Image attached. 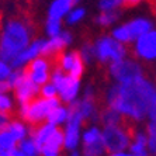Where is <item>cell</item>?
I'll list each match as a JSON object with an SVG mask.
<instances>
[{"label": "cell", "instance_id": "cell-32", "mask_svg": "<svg viewBox=\"0 0 156 156\" xmlns=\"http://www.w3.org/2000/svg\"><path fill=\"white\" fill-rule=\"evenodd\" d=\"M124 4V0H100L98 2V9L101 11H113L120 9Z\"/></svg>", "mask_w": 156, "mask_h": 156}, {"label": "cell", "instance_id": "cell-27", "mask_svg": "<svg viewBox=\"0 0 156 156\" xmlns=\"http://www.w3.org/2000/svg\"><path fill=\"white\" fill-rule=\"evenodd\" d=\"M79 55L83 63H91V62L96 59V52H94V44H90V42H86L83 47L80 48Z\"/></svg>", "mask_w": 156, "mask_h": 156}, {"label": "cell", "instance_id": "cell-15", "mask_svg": "<svg viewBox=\"0 0 156 156\" xmlns=\"http://www.w3.org/2000/svg\"><path fill=\"white\" fill-rule=\"evenodd\" d=\"M14 90H16V97L20 101V104H27V103H30L40 94V86L33 83L27 76L23 79L21 83H18L14 87Z\"/></svg>", "mask_w": 156, "mask_h": 156}, {"label": "cell", "instance_id": "cell-14", "mask_svg": "<svg viewBox=\"0 0 156 156\" xmlns=\"http://www.w3.org/2000/svg\"><path fill=\"white\" fill-rule=\"evenodd\" d=\"M42 44H44V40L31 41L28 47H27L24 51L20 52V54L10 62L11 68H14V69H23L30 61L38 58V56H40V52H41V48H42Z\"/></svg>", "mask_w": 156, "mask_h": 156}, {"label": "cell", "instance_id": "cell-28", "mask_svg": "<svg viewBox=\"0 0 156 156\" xmlns=\"http://www.w3.org/2000/svg\"><path fill=\"white\" fill-rule=\"evenodd\" d=\"M20 144V151L26 156H38L40 155V151L37 148V145L34 144V141L31 138H26L23 139L21 142H18Z\"/></svg>", "mask_w": 156, "mask_h": 156}, {"label": "cell", "instance_id": "cell-13", "mask_svg": "<svg viewBox=\"0 0 156 156\" xmlns=\"http://www.w3.org/2000/svg\"><path fill=\"white\" fill-rule=\"evenodd\" d=\"M56 90L59 94V100L69 104L77 98V94L80 91V79H75L69 75H65L61 83L56 86Z\"/></svg>", "mask_w": 156, "mask_h": 156}, {"label": "cell", "instance_id": "cell-33", "mask_svg": "<svg viewBox=\"0 0 156 156\" xmlns=\"http://www.w3.org/2000/svg\"><path fill=\"white\" fill-rule=\"evenodd\" d=\"M13 110V101L7 94H0V114L9 117Z\"/></svg>", "mask_w": 156, "mask_h": 156}, {"label": "cell", "instance_id": "cell-6", "mask_svg": "<svg viewBox=\"0 0 156 156\" xmlns=\"http://www.w3.org/2000/svg\"><path fill=\"white\" fill-rule=\"evenodd\" d=\"M153 28V24L151 20L148 18H135V20H131L127 24H122V26H118L113 30L111 37H113L115 41L127 45V44L134 42L138 37H141L142 34L148 33L149 30Z\"/></svg>", "mask_w": 156, "mask_h": 156}, {"label": "cell", "instance_id": "cell-10", "mask_svg": "<svg viewBox=\"0 0 156 156\" xmlns=\"http://www.w3.org/2000/svg\"><path fill=\"white\" fill-rule=\"evenodd\" d=\"M134 54L144 61H156V30H149L134 41Z\"/></svg>", "mask_w": 156, "mask_h": 156}, {"label": "cell", "instance_id": "cell-21", "mask_svg": "<svg viewBox=\"0 0 156 156\" xmlns=\"http://www.w3.org/2000/svg\"><path fill=\"white\" fill-rule=\"evenodd\" d=\"M7 131L14 136V139L17 142H21L23 139H26L27 135H28V129H27V127L21 122V121H17V120L9 121Z\"/></svg>", "mask_w": 156, "mask_h": 156}, {"label": "cell", "instance_id": "cell-46", "mask_svg": "<svg viewBox=\"0 0 156 156\" xmlns=\"http://www.w3.org/2000/svg\"><path fill=\"white\" fill-rule=\"evenodd\" d=\"M0 20H2V14H0Z\"/></svg>", "mask_w": 156, "mask_h": 156}, {"label": "cell", "instance_id": "cell-19", "mask_svg": "<svg viewBox=\"0 0 156 156\" xmlns=\"http://www.w3.org/2000/svg\"><path fill=\"white\" fill-rule=\"evenodd\" d=\"M128 149H129V153H132V155L146 152V132L138 131V132L132 134Z\"/></svg>", "mask_w": 156, "mask_h": 156}, {"label": "cell", "instance_id": "cell-44", "mask_svg": "<svg viewBox=\"0 0 156 156\" xmlns=\"http://www.w3.org/2000/svg\"><path fill=\"white\" fill-rule=\"evenodd\" d=\"M132 156H151L148 152H142V153H138V155H132Z\"/></svg>", "mask_w": 156, "mask_h": 156}, {"label": "cell", "instance_id": "cell-36", "mask_svg": "<svg viewBox=\"0 0 156 156\" xmlns=\"http://www.w3.org/2000/svg\"><path fill=\"white\" fill-rule=\"evenodd\" d=\"M40 153H41V156H61V152L54 151V149H49L47 146H42L40 149Z\"/></svg>", "mask_w": 156, "mask_h": 156}, {"label": "cell", "instance_id": "cell-16", "mask_svg": "<svg viewBox=\"0 0 156 156\" xmlns=\"http://www.w3.org/2000/svg\"><path fill=\"white\" fill-rule=\"evenodd\" d=\"M55 128L56 127H54V125H51V124H48V122L31 125V128H30V135H31V136H30V138L34 141V144L37 145L38 151L45 145V142L51 136V134L54 132Z\"/></svg>", "mask_w": 156, "mask_h": 156}, {"label": "cell", "instance_id": "cell-11", "mask_svg": "<svg viewBox=\"0 0 156 156\" xmlns=\"http://www.w3.org/2000/svg\"><path fill=\"white\" fill-rule=\"evenodd\" d=\"M56 58V63L58 68H61L66 75L75 77V79H80L84 70V63L80 58L79 52L76 51H69V52H61L59 55L55 56Z\"/></svg>", "mask_w": 156, "mask_h": 156}, {"label": "cell", "instance_id": "cell-24", "mask_svg": "<svg viewBox=\"0 0 156 156\" xmlns=\"http://www.w3.org/2000/svg\"><path fill=\"white\" fill-rule=\"evenodd\" d=\"M146 152L156 156V127L151 121L146 125Z\"/></svg>", "mask_w": 156, "mask_h": 156}, {"label": "cell", "instance_id": "cell-7", "mask_svg": "<svg viewBox=\"0 0 156 156\" xmlns=\"http://www.w3.org/2000/svg\"><path fill=\"white\" fill-rule=\"evenodd\" d=\"M110 75L117 83H129L144 76V70L136 61L125 56L110 63Z\"/></svg>", "mask_w": 156, "mask_h": 156}, {"label": "cell", "instance_id": "cell-34", "mask_svg": "<svg viewBox=\"0 0 156 156\" xmlns=\"http://www.w3.org/2000/svg\"><path fill=\"white\" fill-rule=\"evenodd\" d=\"M40 96L44 98H54L58 97V90L52 83H45L40 89Z\"/></svg>", "mask_w": 156, "mask_h": 156}, {"label": "cell", "instance_id": "cell-38", "mask_svg": "<svg viewBox=\"0 0 156 156\" xmlns=\"http://www.w3.org/2000/svg\"><path fill=\"white\" fill-rule=\"evenodd\" d=\"M142 2H145V0H124L122 6H125V7H134V6L142 3Z\"/></svg>", "mask_w": 156, "mask_h": 156}, {"label": "cell", "instance_id": "cell-30", "mask_svg": "<svg viewBox=\"0 0 156 156\" xmlns=\"http://www.w3.org/2000/svg\"><path fill=\"white\" fill-rule=\"evenodd\" d=\"M84 16H86V10H84V9H82V7L72 9V10L66 14V24L75 26V24H77V23H80L83 20Z\"/></svg>", "mask_w": 156, "mask_h": 156}, {"label": "cell", "instance_id": "cell-8", "mask_svg": "<svg viewBox=\"0 0 156 156\" xmlns=\"http://www.w3.org/2000/svg\"><path fill=\"white\" fill-rule=\"evenodd\" d=\"M63 131V148L68 151H76L80 144V129L83 125V118L72 104H68V120Z\"/></svg>", "mask_w": 156, "mask_h": 156}, {"label": "cell", "instance_id": "cell-18", "mask_svg": "<svg viewBox=\"0 0 156 156\" xmlns=\"http://www.w3.org/2000/svg\"><path fill=\"white\" fill-rule=\"evenodd\" d=\"M98 120L104 124V127H110V125H122L125 117H122L120 113H117L115 110L107 105V108H104L101 113H98Z\"/></svg>", "mask_w": 156, "mask_h": 156}, {"label": "cell", "instance_id": "cell-39", "mask_svg": "<svg viewBox=\"0 0 156 156\" xmlns=\"http://www.w3.org/2000/svg\"><path fill=\"white\" fill-rule=\"evenodd\" d=\"M108 156H132V153L127 152V151H120V152H114V153H110Z\"/></svg>", "mask_w": 156, "mask_h": 156}, {"label": "cell", "instance_id": "cell-20", "mask_svg": "<svg viewBox=\"0 0 156 156\" xmlns=\"http://www.w3.org/2000/svg\"><path fill=\"white\" fill-rule=\"evenodd\" d=\"M66 120H68V107H63L61 104L52 108L47 117V122L54 127H59L62 124H65Z\"/></svg>", "mask_w": 156, "mask_h": 156}, {"label": "cell", "instance_id": "cell-25", "mask_svg": "<svg viewBox=\"0 0 156 156\" xmlns=\"http://www.w3.org/2000/svg\"><path fill=\"white\" fill-rule=\"evenodd\" d=\"M105 153L107 152H105L101 139L97 142H93V144H89V145H83V148H82L83 156H104Z\"/></svg>", "mask_w": 156, "mask_h": 156}, {"label": "cell", "instance_id": "cell-45", "mask_svg": "<svg viewBox=\"0 0 156 156\" xmlns=\"http://www.w3.org/2000/svg\"><path fill=\"white\" fill-rule=\"evenodd\" d=\"M75 2H76V3H77V2H79V0H75Z\"/></svg>", "mask_w": 156, "mask_h": 156}, {"label": "cell", "instance_id": "cell-23", "mask_svg": "<svg viewBox=\"0 0 156 156\" xmlns=\"http://www.w3.org/2000/svg\"><path fill=\"white\" fill-rule=\"evenodd\" d=\"M44 146L61 152V149L63 148V131H62L59 127H56L54 129V132L51 134V136L48 138V141L45 142Z\"/></svg>", "mask_w": 156, "mask_h": 156}, {"label": "cell", "instance_id": "cell-41", "mask_svg": "<svg viewBox=\"0 0 156 156\" xmlns=\"http://www.w3.org/2000/svg\"><path fill=\"white\" fill-rule=\"evenodd\" d=\"M13 156H26V155H24L18 148H14L13 149Z\"/></svg>", "mask_w": 156, "mask_h": 156}, {"label": "cell", "instance_id": "cell-35", "mask_svg": "<svg viewBox=\"0 0 156 156\" xmlns=\"http://www.w3.org/2000/svg\"><path fill=\"white\" fill-rule=\"evenodd\" d=\"M11 73V66L0 59V80H7Z\"/></svg>", "mask_w": 156, "mask_h": 156}, {"label": "cell", "instance_id": "cell-17", "mask_svg": "<svg viewBox=\"0 0 156 156\" xmlns=\"http://www.w3.org/2000/svg\"><path fill=\"white\" fill-rule=\"evenodd\" d=\"M75 4H76L75 0H54L52 4L49 6V10H48V18L61 21L72 10Z\"/></svg>", "mask_w": 156, "mask_h": 156}, {"label": "cell", "instance_id": "cell-37", "mask_svg": "<svg viewBox=\"0 0 156 156\" xmlns=\"http://www.w3.org/2000/svg\"><path fill=\"white\" fill-rule=\"evenodd\" d=\"M10 89H11V86L7 80H0V94H6Z\"/></svg>", "mask_w": 156, "mask_h": 156}, {"label": "cell", "instance_id": "cell-5", "mask_svg": "<svg viewBox=\"0 0 156 156\" xmlns=\"http://www.w3.org/2000/svg\"><path fill=\"white\" fill-rule=\"evenodd\" d=\"M131 136L132 134L124 125H110V127H104L101 131V141L107 153L128 149Z\"/></svg>", "mask_w": 156, "mask_h": 156}, {"label": "cell", "instance_id": "cell-22", "mask_svg": "<svg viewBox=\"0 0 156 156\" xmlns=\"http://www.w3.org/2000/svg\"><path fill=\"white\" fill-rule=\"evenodd\" d=\"M121 13L118 10H113V11H101L100 14L96 17V24L100 27H110L113 26L114 23L118 21Z\"/></svg>", "mask_w": 156, "mask_h": 156}, {"label": "cell", "instance_id": "cell-40", "mask_svg": "<svg viewBox=\"0 0 156 156\" xmlns=\"http://www.w3.org/2000/svg\"><path fill=\"white\" fill-rule=\"evenodd\" d=\"M0 156H13V151H9V149H2V148H0Z\"/></svg>", "mask_w": 156, "mask_h": 156}, {"label": "cell", "instance_id": "cell-9", "mask_svg": "<svg viewBox=\"0 0 156 156\" xmlns=\"http://www.w3.org/2000/svg\"><path fill=\"white\" fill-rule=\"evenodd\" d=\"M49 68L51 65L48 58H35L23 68V72L33 83H35L37 86H42L49 80Z\"/></svg>", "mask_w": 156, "mask_h": 156}, {"label": "cell", "instance_id": "cell-29", "mask_svg": "<svg viewBox=\"0 0 156 156\" xmlns=\"http://www.w3.org/2000/svg\"><path fill=\"white\" fill-rule=\"evenodd\" d=\"M18 142L14 139V136L9 132L7 129H4L0 132V148L2 149H9V151H13V149L17 146Z\"/></svg>", "mask_w": 156, "mask_h": 156}, {"label": "cell", "instance_id": "cell-42", "mask_svg": "<svg viewBox=\"0 0 156 156\" xmlns=\"http://www.w3.org/2000/svg\"><path fill=\"white\" fill-rule=\"evenodd\" d=\"M69 156H80V152H77V151H70Z\"/></svg>", "mask_w": 156, "mask_h": 156}, {"label": "cell", "instance_id": "cell-4", "mask_svg": "<svg viewBox=\"0 0 156 156\" xmlns=\"http://www.w3.org/2000/svg\"><path fill=\"white\" fill-rule=\"evenodd\" d=\"M96 59L100 63H111V62L120 61L125 58L128 54L127 47L124 44L118 42L113 37H101L94 42Z\"/></svg>", "mask_w": 156, "mask_h": 156}, {"label": "cell", "instance_id": "cell-26", "mask_svg": "<svg viewBox=\"0 0 156 156\" xmlns=\"http://www.w3.org/2000/svg\"><path fill=\"white\" fill-rule=\"evenodd\" d=\"M100 139H101V129L97 125H93V127L87 128L83 134H82V144L83 145H89V144L97 142Z\"/></svg>", "mask_w": 156, "mask_h": 156}, {"label": "cell", "instance_id": "cell-43", "mask_svg": "<svg viewBox=\"0 0 156 156\" xmlns=\"http://www.w3.org/2000/svg\"><path fill=\"white\" fill-rule=\"evenodd\" d=\"M149 121H151V122H152L153 125H155V127H156V114H155V115H153V117H151V118H149Z\"/></svg>", "mask_w": 156, "mask_h": 156}, {"label": "cell", "instance_id": "cell-1", "mask_svg": "<svg viewBox=\"0 0 156 156\" xmlns=\"http://www.w3.org/2000/svg\"><path fill=\"white\" fill-rule=\"evenodd\" d=\"M107 105L132 121H142L156 114V86L146 77L115 83L107 93Z\"/></svg>", "mask_w": 156, "mask_h": 156}, {"label": "cell", "instance_id": "cell-12", "mask_svg": "<svg viewBox=\"0 0 156 156\" xmlns=\"http://www.w3.org/2000/svg\"><path fill=\"white\" fill-rule=\"evenodd\" d=\"M72 41H73L72 34H70L69 31H63V30H62L59 35L52 37V38H49L48 41L44 40L40 55L41 56H47L48 59L55 58L56 55H59L62 51H63V48L70 45Z\"/></svg>", "mask_w": 156, "mask_h": 156}, {"label": "cell", "instance_id": "cell-31", "mask_svg": "<svg viewBox=\"0 0 156 156\" xmlns=\"http://www.w3.org/2000/svg\"><path fill=\"white\" fill-rule=\"evenodd\" d=\"M45 31H47V34L49 35V38L59 35V34H61V31H62L61 21H59V20H52V18H48L47 24H45Z\"/></svg>", "mask_w": 156, "mask_h": 156}, {"label": "cell", "instance_id": "cell-3", "mask_svg": "<svg viewBox=\"0 0 156 156\" xmlns=\"http://www.w3.org/2000/svg\"><path fill=\"white\" fill-rule=\"evenodd\" d=\"M61 104V100L58 97L54 98H44V97H35L27 104H21L20 107V117L24 121L30 122L31 125L42 122L47 120L48 114L52 108L58 107Z\"/></svg>", "mask_w": 156, "mask_h": 156}, {"label": "cell", "instance_id": "cell-2", "mask_svg": "<svg viewBox=\"0 0 156 156\" xmlns=\"http://www.w3.org/2000/svg\"><path fill=\"white\" fill-rule=\"evenodd\" d=\"M33 40V27L24 17H11L0 26V59L11 62Z\"/></svg>", "mask_w": 156, "mask_h": 156}]
</instances>
